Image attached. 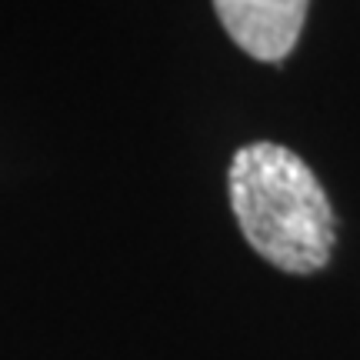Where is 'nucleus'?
<instances>
[{
	"mask_svg": "<svg viewBox=\"0 0 360 360\" xmlns=\"http://www.w3.org/2000/svg\"><path fill=\"white\" fill-rule=\"evenodd\" d=\"M233 217L247 244L287 274L327 267L337 244L334 207L314 170L281 143L240 147L227 174Z\"/></svg>",
	"mask_w": 360,
	"mask_h": 360,
	"instance_id": "1",
	"label": "nucleus"
},
{
	"mask_svg": "<svg viewBox=\"0 0 360 360\" xmlns=\"http://www.w3.org/2000/svg\"><path fill=\"white\" fill-rule=\"evenodd\" d=\"M310 0H214L227 37L254 60L281 64L297 47Z\"/></svg>",
	"mask_w": 360,
	"mask_h": 360,
	"instance_id": "2",
	"label": "nucleus"
}]
</instances>
